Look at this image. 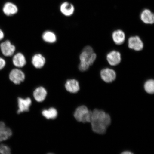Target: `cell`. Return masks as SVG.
<instances>
[{
    "mask_svg": "<svg viewBox=\"0 0 154 154\" xmlns=\"http://www.w3.org/2000/svg\"><path fill=\"white\" fill-rule=\"evenodd\" d=\"M92 131L99 134H104L111 123L110 116L105 111L95 109L92 111L91 122Z\"/></svg>",
    "mask_w": 154,
    "mask_h": 154,
    "instance_id": "6da1fadb",
    "label": "cell"
},
{
    "mask_svg": "<svg viewBox=\"0 0 154 154\" xmlns=\"http://www.w3.org/2000/svg\"><path fill=\"white\" fill-rule=\"evenodd\" d=\"M96 54L94 53L93 49L90 46H86L84 48L80 54L79 58L80 63L79 69L81 72L87 70L90 65L93 64L96 59Z\"/></svg>",
    "mask_w": 154,
    "mask_h": 154,
    "instance_id": "7a4b0ae2",
    "label": "cell"
},
{
    "mask_svg": "<svg viewBox=\"0 0 154 154\" xmlns=\"http://www.w3.org/2000/svg\"><path fill=\"white\" fill-rule=\"evenodd\" d=\"M92 111L88 110L85 106H80L77 108L74 113V116L77 121L83 123L91 122Z\"/></svg>",
    "mask_w": 154,
    "mask_h": 154,
    "instance_id": "3957f363",
    "label": "cell"
},
{
    "mask_svg": "<svg viewBox=\"0 0 154 154\" xmlns=\"http://www.w3.org/2000/svg\"><path fill=\"white\" fill-rule=\"evenodd\" d=\"M9 78L15 84H20L23 82L26 78L24 73L20 68L12 69L9 73Z\"/></svg>",
    "mask_w": 154,
    "mask_h": 154,
    "instance_id": "277c9868",
    "label": "cell"
},
{
    "mask_svg": "<svg viewBox=\"0 0 154 154\" xmlns=\"http://www.w3.org/2000/svg\"><path fill=\"white\" fill-rule=\"evenodd\" d=\"M2 54L6 57H11L14 54L16 51L15 46L9 40H5L0 45Z\"/></svg>",
    "mask_w": 154,
    "mask_h": 154,
    "instance_id": "5b68a950",
    "label": "cell"
},
{
    "mask_svg": "<svg viewBox=\"0 0 154 154\" xmlns=\"http://www.w3.org/2000/svg\"><path fill=\"white\" fill-rule=\"evenodd\" d=\"M128 47L135 51H140L143 49V43L139 36H131L128 40Z\"/></svg>",
    "mask_w": 154,
    "mask_h": 154,
    "instance_id": "8992f818",
    "label": "cell"
},
{
    "mask_svg": "<svg viewBox=\"0 0 154 154\" xmlns=\"http://www.w3.org/2000/svg\"><path fill=\"white\" fill-rule=\"evenodd\" d=\"M100 76L102 80L106 82L111 83L116 79V74L115 71L111 69H103L100 72Z\"/></svg>",
    "mask_w": 154,
    "mask_h": 154,
    "instance_id": "52a82bcc",
    "label": "cell"
},
{
    "mask_svg": "<svg viewBox=\"0 0 154 154\" xmlns=\"http://www.w3.org/2000/svg\"><path fill=\"white\" fill-rule=\"evenodd\" d=\"M32 64L36 69H41L45 66L46 59L45 57L40 53L35 54L32 57Z\"/></svg>",
    "mask_w": 154,
    "mask_h": 154,
    "instance_id": "ba28073f",
    "label": "cell"
},
{
    "mask_svg": "<svg viewBox=\"0 0 154 154\" xmlns=\"http://www.w3.org/2000/svg\"><path fill=\"white\" fill-rule=\"evenodd\" d=\"M18 109L17 112L18 114H20L21 113L26 112L29 110L32 101L29 97H27L26 99L18 97Z\"/></svg>",
    "mask_w": 154,
    "mask_h": 154,
    "instance_id": "9c48e42d",
    "label": "cell"
},
{
    "mask_svg": "<svg viewBox=\"0 0 154 154\" xmlns=\"http://www.w3.org/2000/svg\"><path fill=\"white\" fill-rule=\"evenodd\" d=\"M12 63L13 65L17 68H22L26 64L27 60L26 57L22 53H17L13 55Z\"/></svg>",
    "mask_w": 154,
    "mask_h": 154,
    "instance_id": "30bf717a",
    "label": "cell"
},
{
    "mask_svg": "<svg viewBox=\"0 0 154 154\" xmlns=\"http://www.w3.org/2000/svg\"><path fill=\"white\" fill-rule=\"evenodd\" d=\"M106 59L109 65L113 66H116L121 62V54L118 51H112L107 54Z\"/></svg>",
    "mask_w": 154,
    "mask_h": 154,
    "instance_id": "8fae6325",
    "label": "cell"
},
{
    "mask_svg": "<svg viewBox=\"0 0 154 154\" xmlns=\"http://www.w3.org/2000/svg\"><path fill=\"white\" fill-rule=\"evenodd\" d=\"M60 10L62 14L65 17H69L74 14L75 8L72 3L65 2L61 4Z\"/></svg>",
    "mask_w": 154,
    "mask_h": 154,
    "instance_id": "7c38bea8",
    "label": "cell"
},
{
    "mask_svg": "<svg viewBox=\"0 0 154 154\" xmlns=\"http://www.w3.org/2000/svg\"><path fill=\"white\" fill-rule=\"evenodd\" d=\"M12 131L2 121L0 122V142L8 139L12 135Z\"/></svg>",
    "mask_w": 154,
    "mask_h": 154,
    "instance_id": "4fadbf2b",
    "label": "cell"
},
{
    "mask_svg": "<svg viewBox=\"0 0 154 154\" xmlns=\"http://www.w3.org/2000/svg\"><path fill=\"white\" fill-rule=\"evenodd\" d=\"M65 86L67 91L72 93H77L80 88L79 82L75 79L67 80Z\"/></svg>",
    "mask_w": 154,
    "mask_h": 154,
    "instance_id": "5bb4252c",
    "label": "cell"
},
{
    "mask_svg": "<svg viewBox=\"0 0 154 154\" xmlns=\"http://www.w3.org/2000/svg\"><path fill=\"white\" fill-rule=\"evenodd\" d=\"M4 13L7 16H12L18 12V7L14 4L11 2H7L4 5L3 8Z\"/></svg>",
    "mask_w": 154,
    "mask_h": 154,
    "instance_id": "9a60e30c",
    "label": "cell"
},
{
    "mask_svg": "<svg viewBox=\"0 0 154 154\" xmlns=\"http://www.w3.org/2000/svg\"><path fill=\"white\" fill-rule=\"evenodd\" d=\"M141 20L144 23L152 24L154 22L153 13L149 9H145L142 11L140 15Z\"/></svg>",
    "mask_w": 154,
    "mask_h": 154,
    "instance_id": "2e32d148",
    "label": "cell"
},
{
    "mask_svg": "<svg viewBox=\"0 0 154 154\" xmlns=\"http://www.w3.org/2000/svg\"><path fill=\"white\" fill-rule=\"evenodd\" d=\"M33 94L35 100L41 103L45 100L47 95V92L45 88L40 86L35 90Z\"/></svg>",
    "mask_w": 154,
    "mask_h": 154,
    "instance_id": "e0dca14e",
    "label": "cell"
},
{
    "mask_svg": "<svg viewBox=\"0 0 154 154\" xmlns=\"http://www.w3.org/2000/svg\"><path fill=\"white\" fill-rule=\"evenodd\" d=\"M42 39L45 43L54 44L57 42V36L54 32L51 30H46L42 35Z\"/></svg>",
    "mask_w": 154,
    "mask_h": 154,
    "instance_id": "ac0fdd59",
    "label": "cell"
},
{
    "mask_svg": "<svg viewBox=\"0 0 154 154\" xmlns=\"http://www.w3.org/2000/svg\"><path fill=\"white\" fill-rule=\"evenodd\" d=\"M113 42L117 45H120L124 43L125 40V34L123 31L117 30L113 32L112 34Z\"/></svg>",
    "mask_w": 154,
    "mask_h": 154,
    "instance_id": "d6986e66",
    "label": "cell"
},
{
    "mask_svg": "<svg viewBox=\"0 0 154 154\" xmlns=\"http://www.w3.org/2000/svg\"><path fill=\"white\" fill-rule=\"evenodd\" d=\"M57 111L54 108L51 107L48 109H44L42 111V114L45 118L50 119H54L57 118Z\"/></svg>",
    "mask_w": 154,
    "mask_h": 154,
    "instance_id": "ffe728a7",
    "label": "cell"
},
{
    "mask_svg": "<svg viewBox=\"0 0 154 154\" xmlns=\"http://www.w3.org/2000/svg\"><path fill=\"white\" fill-rule=\"evenodd\" d=\"M144 88L147 93L153 94L154 92V80L149 79L147 80L144 83Z\"/></svg>",
    "mask_w": 154,
    "mask_h": 154,
    "instance_id": "44dd1931",
    "label": "cell"
},
{
    "mask_svg": "<svg viewBox=\"0 0 154 154\" xmlns=\"http://www.w3.org/2000/svg\"><path fill=\"white\" fill-rule=\"evenodd\" d=\"M11 153V149L8 146L5 144H0V154H10Z\"/></svg>",
    "mask_w": 154,
    "mask_h": 154,
    "instance_id": "7402d4cb",
    "label": "cell"
},
{
    "mask_svg": "<svg viewBox=\"0 0 154 154\" xmlns=\"http://www.w3.org/2000/svg\"><path fill=\"white\" fill-rule=\"evenodd\" d=\"M6 65V62L5 59L0 57V70L4 68Z\"/></svg>",
    "mask_w": 154,
    "mask_h": 154,
    "instance_id": "603a6c76",
    "label": "cell"
},
{
    "mask_svg": "<svg viewBox=\"0 0 154 154\" xmlns=\"http://www.w3.org/2000/svg\"><path fill=\"white\" fill-rule=\"evenodd\" d=\"M5 37V34L0 29V41L3 40Z\"/></svg>",
    "mask_w": 154,
    "mask_h": 154,
    "instance_id": "cb8c5ba5",
    "label": "cell"
},
{
    "mask_svg": "<svg viewBox=\"0 0 154 154\" xmlns=\"http://www.w3.org/2000/svg\"><path fill=\"white\" fill-rule=\"evenodd\" d=\"M122 154H133V153H132L130 151H124V152H123L122 153Z\"/></svg>",
    "mask_w": 154,
    "mask_h": 154,
    "instance_id": "d4e9b609",
    "label": "cell"
}]
</instances>
